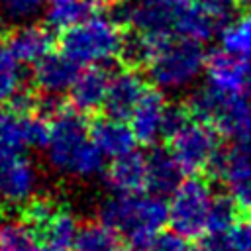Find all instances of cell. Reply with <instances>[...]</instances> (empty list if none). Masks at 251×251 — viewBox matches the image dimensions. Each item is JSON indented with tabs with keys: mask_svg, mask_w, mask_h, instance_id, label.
Instances as JSON below:
<instances>
[{
	"mask_svg": "<svg viewBox=\"0 0 251 251\" xmlns=\"http://www.w3.org/2000/svg\"><path fill=\"white\" fill-rule=\"evenodd\" d=\"M73 249L75 251H118V233L104 222L80 226Z\"/></svg>",
	"mask_w": 251,
	"mask_h": 251,
	"instance_id": "603a6c76",
	"label": "cell"
},
{
	"mask_svg": "<svg viewBox=\"0 0 251 251\" xmlns=\"http://www.w3.org/2000/svg\"><path fill=\"white\" fill-rule=\"evenodd\" d=\"M39 251H55V249H51V247H47V245H41V249Z\"/></svg>",
	"mask_w": 251,
	"mask_h": 251,
	"instance_id": "8d00e7d4",
	"label": "cell"
},
{
	"mask_svg": "<svg viewBox=\"0 0 251 251\" xmlns=\"http://www.w3.org/2000/svg\"><path fill=\"white\" fill-rule=\"evenodd\" d=\"M110 71L100 65H90L78 76L75 78L69 94H71V106L78 110L80 114H92L100 108H104L108 86H110Z\"/></svg>",
	"mask_w": 251,
	"mask_h": 251,
	"instance_id": "7c38bea8",
	"label": "cell"
},
{
	"mask_svg": "<svg viewBox=\"0 0 251 251\" xmlns=\"http://www.w3.org/2000/svg\"><path fill=\"white\" fill-rule=\"evenodd\" d=\"M149 251H194V247L188 243V237L173 229V231H163V233L159 231L153 237Z\"/></svg>",
	"mask_w": 251,
	"mask_h": 251,
	"instance_id": "f1b7e54d",
	"label": "cell"
},
{
	"mask_svg": "<svg viewBox=\"0 0 251 251\" xmlns=\"http://www.w3.org/2000/svg\"><path fill=\"white\" fill-rule=\"evenodd\" d=\"M247 63H249V69H251V57H247Z\"/></svg>",
	"mask_w": 251,
	"mask_h": 251,
	"instance_id": "74e56055",
	"label": "cell"
},
{
	"mask_svg": "<svg viewBox=\"0 0 251 251\" xmlns=\"http://www.w3.org/2000/svg\"><path fill=\"white\" fill-rule=\"evenodd\" d=\"M214 202L210 184L204 178L190 176L178 184L169 202V224L184 237H200L208 226V214Z\"/></svg>",
	"mask_w": 251,
	"mask_h": 251,
	"instance_id": "8992f818",
	"label": "cell"
},
{
	"mask_svg": "<svg viewBox=\"0 0 251 251\" xmlns=\"http://www.w3.org/2000/svg\"><path fill=\"white\" fill-rule=\"evenodd\" d=\"M25 147V116L0 108V151H24Z\"/></svg>",
	"mask_w": 251,
	"mask_h": 251,
	"instance_id": "484cf974",
	"label": "cell"
},
{
	"mask_svg": "<svg viewBox=\"0 0 251 251\" xmlns=\"http://www.w3.org/2000/svg\"><path fill=\"white\" fill-rule=\"evenodd\" d=\"M45 4L47 0H0L2 12L14 22H25L33 18Z\"/></svg>",
	"mask_w": 251,
	"mask_h": 251,
	"instance_id": "83f0119b",
	"label": "cell"
},
{
	"mask_svg": "<svg viewBox=\"0 0 251 251\" xmlns=\"http://www.w3.org/2000/svg\"><path fill=\"white\" fill-rule=\"evenodd\" d=\"M100 4L104 6H110V8H116V6H124V4H129L131 0H98Z\"/></svg>",
	"mask_w": 251,
	"mask_h": 251,
	"instance_id": "836d02e7",
	"label": "cell"
},
{
	"mask_svg": "<svg viewBox=\"0 0 251 251\" xmlns=\"http://www.w3.org/2000/svg\"><path fill=\"white\" fill-rule=\"evenodd\" d=\"M151 245V243H149ZM149 245H143V243H129L127 241V247L124 251H149Z\"/></svg>",
	"mask_w": 251,
	"mask_h": 251,
	"instance_id": "d6a6232c",
	"label": "cell"
},
{
	"mask_svg": "<svg viewBox=\"0 0 251 251\" xmlns=\"http://www.w3.org/2000/svg\"><path fill=\"white\" fill-rule=\"evenodd\" d=\"M24 65L37 63L41 57L51 53L53 33L43 25H22L8 35L6 45Z\"/></svg>",
	"mask_w": 251,
	"mask_h": 251,
	"instance_id": "ac0fdd59",
	"label": "cell"
},
{
	"mask_svg": "<svg viewBox=\"0 0 251 251\" xmlns=\"http://www.w3.org/2000/svg\"><path fill=\"white\" fill-rule=\"evenodd\" d=\"M124 33L114 18L90 16L76 25L63 29L61 49L76 65H100L112 57H118Z\"/></svg>",
	"mask_w": 251,
	"mask_h": 251,
	"instance_id": "5b68a950",
	"label": "cell"
},
{
	"mask_svg": "<svg viewBox=\"0 0 251 251\" xmlns=\"http://www.w3.org/2000/svg\"><path fill=\"white\" fill-rule=\"evenodd\" d=\"M194 251H235L227 233H206L200 237Z\"/></svg>",
	"mask_w": 251,
	"mask_h": 251,
	"instance_id": "4dcf8cb0",
	"label": "cell"
},
{
	"mask_svg": "<svg viewBox=\"0 0 251 251\" xmlns=\"http://www.w3.org/2000/svg\"><path fill=\"white\" fill-rule=\"evenodd\" d=\"M182 173L169 149H155L147 155V190L151 194H173L182 182Z\"/></svg>",
	"mask_w": 251,
	"mask_h": 251,
	"instance_id": "e0dca14e",
	"label": "cell"
},
{
	"mask_svg": "<svg viewBox=\"0 0 251 251\" xmlns=\"http://www.w3.org/2000/svg\"><path fill=\"white\" fill-rule=\"evenodd\" d=\"M235 4H239V6H251V0H235Z\"/></svg>",
	"mask_w": 251,
	"mask_h": 251,
	"instance_id": "d590c367",
	"label": "cell"
},
{
	"mask_svg": "<svg viewBox=\"0 0 251 251\" xmlns=\"http://www.w3.org/2000/svg\"><path fill=\"white\" fill-rule=\"evenodd\" d=\"M4 35H6V22H4V18L0 16V41L4 39Z\"/></svg>",
	"mask_w": 251,
	"mask_h": 251,
	"instance_id": "e575fe53",
	"label": "cell"
},
{
	"mask_svg": "<svg viewBox=\"0 0 251 251\" xmlns=\"http://www.w3.org/2000/svg\"><path fill=\"white\" fill-rule=\"evenodd\" d=\"M171 2H182V0H171Z\"/></svg>",
	"mask_w": 251,
	"mask_h": 251,
	"instance_id": "f35d334b",
	"label": "cell"
},
{
	"mask_svg": "<svg viewBox=\"0 0 251 251\" xmlns=\"http://www.w3.org/2000/svg\"><path fill=\"white\" fill-rule=\"evenodd\" d=\"M220 41L226 51L243 59L251 57V12L227 22L220 31Z\"/></svg>",
	"mask_w": 251,
	"mask_h": 251,
	"instance_id": "d4e9b609",
	"label": "cell"
},
{
	"mask_svg": "<svg viewBox=\"0 0 251 251\" xmlns=\"http://www.w3.org/2000/svg\"><path fill=\"white\" fill-rule=\"evenodd\" d=\"M159 37H163V35H149V33L137 31V29H129L127 33H124V39H122V45L118 51V57L124 63V67H127V69L147 67V63L151 61V57L155 53Z\"/></svg>",
	"mask_w": 251,
	"mask_h": 251,
	"instance_id": "44dd1931",
	"label": "cell"
},
{
	"mask_svg": "<svg viewBox=\"0 0 251 251\" xmlns=\"http://www.w3.org/2000/svg\"><path fill=\"white\" fill-rule=\"evenodd\" d=\"M24 86V63L8 47H0V102H10Z\"/></svg>",
	"mask_w": 251,
	"mask_h": 251,
	"instance_id": "cb8c5ba5",
	"label": "cell"
},
{
	"mask_svg": "<svg viewBox=\"0 0 251 251\" xmlns=\"http://www.w3.org/2000/svg\"><path fill=\"white\" fill-rule=\"evenodd\" d=\"M206 57L200 41L169 33L159 37L147 73L157 88H182L204 71Z\"/></svg>",
	"mask_w": 251,
	"mask_h": 251,
	"instance_id": "277c9868",
	"label": "cell"
},
{
	"mask_svg": "<svg viewBox=\"0 0 251 251\" xmlns=\"http://www.w3.org/2000/svg\"><path fill=\"white\" fill-rule=\"evenodd\" d=\"M196 2H200L206 8H210L212 12L220 14L226 20H229V10L235 6V0H196Z\"/></svg>",
	"mask_w": 251,
	"mask_h": 251,
	"instance_id": "1f68e13d",
	"label": "cell"
},
{
	"mask_svg": "<svg viewBox=\"0 0 251 251\" xmlns=\"http://www.w3.org/2000/svg\"><path fill=\"white\" fill-rule=\"evenodd\" d=\"M147 86L143 78L137 75V69H124L112 76L108 86V96L104 102V110L112 118L129 120Z\"/></svg>",
	"mask_w": 251,
	"mask_h": 251,
	"instance_id": "8fae6325",
	"label": "cell"
},
{
	"mask_svg": "<svg viewBox=\"0 0 251 251\" xmlns=\"http://www.w3.org/2000/svg\"><path fill=\"white\" fill-rule=\"evenodd\" d=\"M51 124L47 141L49 165L75 178H92L104 171V153L94 145L88 133V126L75 108H65Z\"/></svg>",
	"mask_w": 251,
	"mask_h": 251,
	"instance_id": "6da1fadb",
	"label": "cell"
},
{
	"mask_svg": "<svg viewBox=\"0 0 251 251\" xmlns=\"http://www.w3.org/2000/svg\"><path fill=\"white\" fill-rule=\"evenodd\" d=\"M78 76V65L65 53H47L33 67V80L41 92L61 94L71 90Z\"/></svg>",
	"mask_w": 251,
	"mask_h": 251,
	"instance_id": "9a60e30c",
	"label": "cell"
},
{
	"mask_svg": "<svg viewBox=\"0 0 251 251\" xmlns=\"http://www.w3.org/2000/svg\"><path fill=\"white\" fill-rule=\"evenodd\" d=\"M226 24H227L226 18H222L220 14L202 6L200 2L184 0L176 8L173 31H175V35L188 37V39L202 43V41L210 39L214 33L222 31Z\"/></svg>",
	"mask_w": 251,
	"mask_h": 251,
	"instance_id": "30bf717a",
	"label": "cell"
},
{
	"mask_svg": "<svg viewBox=\"0 0 251 251\" xmlns=\"http://www.w3.org/2000/svg\"><path fill=\"white\" fill-rule=\"evenodd\" d=\"M190 112L186 106H167V112H165V122H163V137H171L175 135L178 129H182L188 122H190Z\"/></svg>",
	"mask_w": 251,
	"mask_h": 251,
	"instance_id": "f546056e",
	"label": "cell"
},
{
	"mask_svg": "<svg viewBox=\"0 0 251 251\" xmlns=\"http://www.w3.org/2000/svg\"><path fill=\"white\" fill-rule=\"evenodd\" d=\"M206 76L208 84L218 90L231 94H245L251 90V69L247 59L233 55L229 51L216 49L206 57Z\"/></svg>",
	"mask_w": 251,
	"mask_h": 251,
	"instance_id": "9c48e42d",
	"label": "cell"
},
{
	"mask_svg": "<svg viewBox=\"0 0 251 251\" xmlns=\"http://www.w3.org/2000/svg\"><path fill=\"white\" fill-rule=\"evenodd\" d=\"M106 182L114 194H133L147 190V157L131 151L114 159L106 171Z\"/></svg>",
	"mask_w": 251,
	"mask_h": 251,
	"instance_id": "2e32d148",
	"label": "cell"
},
{
	"mask_svg": "<svg viewBox=\"0 0 251 251\" xmlns=\"http://www.w3.org/2000/svg\"><path fill=\"white\" fill-rule=\"evenodd\" d=\"M169 151L186 175H198L210 169L220 151L218 129L206 122H188L169 137Z\"/></svg>",
	"mask_w": 251,
	"mask_h": 251,
	"instance_id": "52a82bcc",
	"label": "cell"
},
{
	"mask_svg": "<svg viewBox=\"0 0 251 251\" xmlns=\"http://www.w3.org/2000/svg\"><path fill=\"white\" fill-rule=\"evenodd\" d=\"M76 233H78L76 218L67 208L59 206V210L43 226V229L37 233V237L43 245H47L55 251H71L75 245Z\"/></svg>",
	"mask_w": 251,
	"mask_h": 251,
	"instance_id": "d6986e66",
	"label": "cell"
},
{
	"mask_svg": "<svg viewBox=\"0 0 251 251\" xmlns=\"http://www.w3.org/2000/svg\"><path fill=\"white\" fill-rule=\"evenodd\" d=\"M165 96L159 88H147L135 106L129 122L131 129L141 145H153L163 135V122L167 112Z\"/></svg>",
	"mask_w": 251,
	"mask_h": 251,
	"instance_id": "5bb4252c",
	"label": "cell"
},
{
	"mask_svg": "<svg viewBox=\"0 0 251 251\" xmlns=\"http://www.w3.org/2000/svg\"><path fill=\"white\" fill-rule=\"evenodd\" d=\"M88 133L94 145L110 159H118L135 151V145L139 143L131 126H127L126 120L112 116L92 120L88 126Z\"/></svg>",
	"mask_w": 251,
	"mask_h": 251,
	"instance_id": "4fadbf2b",
	"label": "cell"
},
{
	"mask_svg": "<svg viewBox=\"0 0 251 251\" xmlns=\"http://www.w3.org/2000/svg\"><path fill=\"white\" fill-rule=\"evenodd\" d=\"M37 233L24 220H4L0 224V251H39Z\"/></svg>",
	"mask_w": 251,
	"mask_h": 251,
	"instance_id": "7402d4cb",
	"label": "cell"
},
{
	"mask_svg": "<svg viewBox=\"0 0 251 251\" xmlns=\"http://www.w3.org/2000/svg\"><path fill=\"white\" fill-rule=\"evenodd\" d=\"M98 0H47V25L55 29H67L94 16Z\"/></svg>",
	"mask_w": 251,
	"mask_h": 251,
	"instance_id": "ffe728a7",
	"label": "cell"
},
{
	"mask_svg": "<svg viewBox=\"0 0 251 251\" xmlns=\"http://www.w3.org/2000/svg\"><path fill=\"white\" fill-rule=\"evenodd\" d=\"M98 216L118 235H126L129 243L149 245L169 222V206L157 194H114L102 202Z\"/></svg>",
	"mask_w": 251,
	"mask_h": 251,
	"instance_id": "7a4b0ae2",
	"label": "cell"
},
{
	"mask_svg": "<svg viewBox=\"0 0 251 251\" xmlns=\"http://www.w3.org/2000/svg\"><path fill=\"white\" fill-rule=\"evenodd\" d=\"M186 108L192 118L210 124L218 133L235 141H251V100L245 94H231L206 84L190 94Z\"/></svg>",
	"mask_w": 251,
	"mask_h": 251,
	"instance_id": "3957f363",
	"label": "cell"
},
{
	"mask_svg": "<svg viewBox=\"0 0 251 251\" xmlns=\"http://www.w3.org/2000/svg\"><path fill=\"white\" fill-rule=\"evenodd\" d=\"M239 206L233 200V196H214L210 214H208V226L206 233H227L235 224L239 216Z\"/></svg>",
	"mask_w": 251,
	"mask_h": 251,
	"instance_id": "4316f807",
	"label": "cell"
},
{
	"mask_svg": "<svg viewBox=\"0 0 251 251\" xmlns=\"http://www.w3.org/2000/svg\"><path fill=\"white\" fill-rule=\"evenodd\" d=\"M39 173L22 151H0V202L25 206L37 192Z\"/></svg>",
	"mask_w": 251,
	"mask_h": 251,
	"instance_id": "ba28073f",
	"label": "cell"
}]
</instances>
